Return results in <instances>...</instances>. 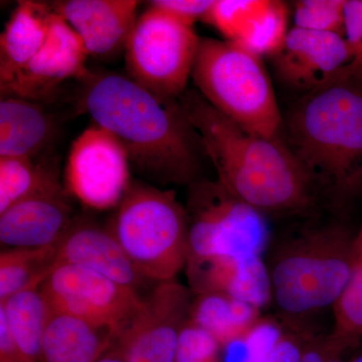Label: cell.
Here are the masks:
<instances>
[{"mask_svg": "<svg viewBox=\"0 0 362 362\" xmlns=\"http://www.w3.org/2000/svg\"><path fill=\"white\" fill-rule=\"evenodd\" d=\"M82 81L81 108L115 136L140 175L161 185L201 180L206 154L178 100L161 101L120 74L90 73Z\"/></svg>", "mask_w": 362, "mask_h": 362, "instance_id": "1", "label": "cell"}, {"mask_svg": "<svg viewBox=\"0 0 362 362\" xmlns=\"http://www.w3.org/2000/svg\"><path fill=\"white\" fill-rule=\"evenodd\" d=\"M178 101L230 194L264 214L302 213L314 206L319 188L284 140L240 127L197 90Z\"/></svg>", "mask_w": 362, "mask_h": 362, "instance_id": "2", "label": "cell"}, {"mask_svg": "<svg viewBox=\"0 0 362 362\" xmlns=\"http://www.w3.org/2000/svg\"><path fill=\"white\" fill-rule=\"evenodd\" d=\"M287 146L317 187L343 194L362 180V78L337 76L304 94L284 123Z\"/></svg>", "mask_w": 362, "mask_h": 362, "instance_id": "3", "label": "cell"}, {"mask_svg": "<svg viewBox=\"0 0 362 362\" xmlns=\"http://www.w3.org/2000/svg\"><path fill=\"white\" fill-rule=\"evenodd\" d=\"M356 239L341 226H311L281 244L269 267L272 298L291 317L334 306L349 284Z\"/></svg>", "mask_w": 362, "mask_h": 362, "instance_id": "4", "label": "cell"}, {"mask_svg": "<svg viewBox=\"0 0 362 362\" xmlns=\"http://www.w3.org/2000/svg\"><path fill=\"white\" fill-rule=\"evenodd\" d=\"M192 78L199 94L240 127L282 139L284 118L261 57L226 40L201 37Z\"/></svg>", "mask_w": 362, "mask_h": 362, "instance_id": "5", "label": "cell"}, {"mask_svg": "<svg viewBox=\"0 0 362 362\" xmlns=\"http://www.w3.org/2000/svg\"><path fill=\"white\" fill-rule=\"evenodd\" d=\"M110 228L136 270L156 284L176 280L187 266L189 221L175 192L131 183Z\"/></svg>", "mask_w": 362, "mask_h": 362, "instance_id": "6", "label": "cell"}, {"mask_svg": "<svg viewBox=\"0 0 362 362\" xmlns=\"http://www.w3.org/2000/svg\"><path fill=\"white\" fill-rule=\"evenodd\" d=\"M187 264L261 255L270 239L265 214L230 194L218 181L189 185Z\"/></svg>", "mask_w": 362, "mask_h": 362, "instance_id": "7", "label": "cell"}, {"mask_svg": "<svg viewBox=\"0 0 362 362\" xmlns=\"http://www.w3.org/2000/svg\"><path fill=\"white\" fill-rule=\"evenodd\" d=\"M199 42L194 26L150 6L126 44L129 78L161 101L180 99L192 77Z\"/></svg>", "mask_w": 362, "mask_h": 362, "instance_id": "8", "label": "cell"}, {"mask_svg": "<svg viewBox=\"0 0 362 362\" xmlns=\"http://www.w3.org/2000/svg\"><path fill=\"white\" fill-rule=\"evenodd\" d=\"M40 290L51 310L110 328L117 337L143 301L132 288L75 265L54 266Z\"/></svg>", "mask_w": 362, "mask_h": 362, "instance_id": "9", "label": "cell"}, {"mask_svg": "<svg viewBox=\"0 0 362 362\" xmlns=\"http://www.w3.org/2000/svg\"><path fill=\"white\" fill-rule=\"evenodd\" d=\"M192 292L176 280L156 284L117 337L113 349L125 362H175Z\"/></svg>", "mask_w": 362, "mask_h": 362, "instance_id": "10", "label": "cell"}, {"mask_svg": "<svg viewBox=\"0 0 362 362\" xmlns=\"http://www.w3.org/2000/svg\"><path fill=\"white\" fill-rule=\"evenodd\" d=\"M130 161L115 136L90 126L71 145L66 168V189L90 209L118 206L130 187Z\"/></svg>", "mask_w": 362, "mask_h": 362, "instance_id": "11", "label": "cell"}, {"mask_svg": "<svg viewBox=\"0 0 362 362\" xmlns=\"http://www.w3.org/2000/svg\"><path fill=\"white\" fill-rule=\"evenodd\" d=\"M89 52L75 30L54 13L49 37L42 49L7 84L1 96L18 97L30 101H44L52 97L59 85L70 78L84 80Z\"/></svg>", "mask_w": 362, "mask_h": 362, "instance_id": "12", "label": "cell"}, {"mask_svg": "<svg viewBox=\"0 0 362 362\" xmlns=\"http://www.w3.org/2000/svg\"><path fill=\"white\" fill-rule=\"evenodd\" d=\"M274 58L282 82L307 94L337 77L352 56L342 35L294 26Z\"/></svg>", "mask_w": 362, "mask_h": 362, "instance_id": "13", "label": "cell"}, {"mask_svg": "<svg viewBox=\"0 0 362 362\" xmlns=\"http://www.w3.org/2000/svg\"><path fill=\"white\" fill-rule=\"evenodd\" d=\"M74 218L66 190L54 178L0 214L2 249L57 247Z\"/></svg>", "mask_w": 362, "mask_h": 362, "instance_id": "14", "label": "cell"}, {"mask_svg": "<svg viewBox=\"0 0 362 362\" xmlns=\"http://www.w3.org/2000/svg\"><path fill=\"white\" fill-rule=\"evenodd\" d=\"M56 265L83 267L137 292L146 282L136 270L110 226H100L81 216L74 218L57 246Z\"/></svg>", "mask_w": 362, "mask_h": 362, "instance_id": "15", "label": "cell"}, {"mask_svg": "<svg viewBox=\"0 0 362 362\" xmlns=\"http://www.w3.org/2000/svg\"><path fill=\"white\" fill-rule=\"evenodd\" d=\"M139 1L66 0L51 4L84 42L89 56L108 57L125 49L136 25Z\"/></svg>", "mask_w": 362, "mask_h": 362, "instance_id": "16", "label": "cell"}, {"mask_svg": "<svg viewBox=\"0 0 362 362\" xmlns=\"http://www.w3.org/2000/svg\"><path fill=\"white\" fill-rule=\"evenodd\" d=\"M185 270L194 295L223 293L259 310L272 299L270 273L261 255L189 263Z\"/></svg>", "mask_w": 362, "mask_h": 362, "instance_id": "17", "label": "cell"}, {"mask_svg": "<svg viewBox=\"0 0 362 362\" xmlns=\"http://www.w3.org/2000/svg\"><path fill=\"white\" fill-rule=\"evenodd\" d=\"M116 338L110 328L51 310L40 362H97L113 349Z\"/></svg>", "mask_w": 362, "mask_h": 362, "instance_id": "18", "label": "cell"}, {"mask_svg": "<svg viewBox=\"0 0 362 362\" xmlns=\"http://www.w3.org/2000/svg\"><path fill=\"white\" fill-rule=\"evenodd\" d=\"M54 14L44 2H18L0 37V85L7 84L42 49Z\"/></svg>", "mask_w": 362, "mask_h": 362, "instance_id": "19", "label": "cell"}, {"mask_svg": "<svg viewBox=\"0 0 362 362\" xmlns=\"http://www.w3.org/2000/svg\"><path fill=\"white\" fill-rule=\"evenodd\" d=\"M56 134L54 118L39 102L4 97L0 102V157L28 158L40 153Z\"/></svg>", "mask_w": 362, "mask_h": 362, "instance_id": "20", "label": "cell"}, {"mask_svg": "<svg viewBox=\"0 0 362 362\" xmlns=\"http://www.w3.org/2000/svg\"><path fill=\"white\" fill-rule=\"evenodd\" d=\"M259 309L223 294L194 295L189 320L206 331L221 349L240 342L258 321Z\"/></svg>", "mask_w": 362, "mask_h": 362, "instance_id": "21", "label": "cell"}, {"mask_svg": "<svg viewBox=\"0 0 362 362\" xmlns=\"http://www.w3.org/2000/svg\"><path fill=\"white\" fill-rule=\"evenodd\" d=\"M51 308L40 287L26 290L0 303L6 324L23 362H40L42 339Z\"/></svg>", "mask_w": 362, "mask_h": 362, "instance_id": "22", "label": "cell"}, {"mask_svg": "<svg viewBox=\"0 0 362 362\" xmlns=\"http://www.w3.org/2000/svg\"><path fill=\"white\" fill-rule=\"evenodd\" d=\"M57 247H8L0 252V303L40 287L56 265Z\"/></svg>", "mask_w": 362, "mask_h": 362, "instance_id": "23", "label": "cell"}, {"mask_svg": "<svg viewBox=\"0 0 362 362\" xmlns=\"http://www.w3.org/2000/svg\"><path fill=\"white\" fill-rule=\"evenodd\" d=\"M59 175L33 159L0 157V214L37 192Z\"/></svg>", "mask_w": 362, "mask_h": 362, "instance_id": "24", "label": "cell"}, {"mask_svg": "<svg viewBox=\"0 0 362 362\" xmlns=\"http://www.w3.org/2000/svg\"><path fill=\"white\" fill-rule=\"evenodd\" d=\"M334 309L335 327L330 344L341 350L362 337V228L356 238V259L351 277Z\"/></svg>", "mask_w": 362, "mask_h": 362, "instance_id": "25", "label": "cell"}, {"mask_svg": "<svg viewBox=\"0 0 362 362\" xmlns=\"http://www.w3.org/2000/svg\"><path fill=\"white\" fill-rule=\"evenodd\" d=\"M288 20L289 11L284 2L266 0L237 45L261 58L275 56L289 33Z\"/></svg>", "mask_w": 362, "mask_h": 362, "instance_id": "26", "label": "cell"}, {"mask_svg": "<svg viewBox=\"0 0 362 362\" xmlns=\"http://www.w3.org/2000/svg\"><path fill=\"white\" fill-rule=\"evenodd\" d=\"M264 4L265 0H214L204 21L214 26L226 40L238 44Z\"/></svg>", "mask_w": 362, "mask_h": 362, "instance_id": "27", "label": "cell"}, {"mask_svg": "<svg viewBox=\"0 0 362 362\" xmlns=\"http://www.w3.org/2000/svg\"><path fill=\"white\" fill-rule=\"evenodd\" d=\"M346 0H299L294 4L295 28L337 33L344 37Z\"/></svg>", "mask_w": 362, "mask_h": 362, "instance_id": "28", "label": "cell"}, {"mask_svg": "<svg viewBox=\"0 0 362 362\" xmlns=\"http://www.w3.org/2000/svg\"><path fill=\"white\" fill-rule=\"evenodd\" d=\"M220 344L188 319L181 330L175 362H221Z\"/></svg>", "mask_w": 362, "mask_h": 362, "instance_id": "29", "label": "cell"}, {"mask_svg": "<svg viewBox=\"0 0 362 362\" xmlns=\"http://www.w3.org/2000/svg\"><path fill=\"white\" fill-rule=\"evenodd\" d=\"M282 330L270 320H259L239 343L243 347L240 362H263L283 337Z\"/></svg>", "mask_w": 362, "mask_h": 362, "instance_id": "30", "label": "cell"}, {"mask_svg": "<svg viewBox=\"0 0 362 362\" xmlns=\"http://www.w3.org/2000/svg\"><path fill=\"white\" fill-rule=\"evenodd\" d=\"M344 39L351 52V63L338 76L362 78V0H346Z\"/></svg>", "mask_w": 362, "mask_h": 362, "instance_id": "31", "label": "cell"}, {"mask_svg": "<svg viewBox=\"0 0 362 362\" xmlns=\"http://www.w3.org/2000/svg\"><path fill=\"white\" fill-rule=\"evenodd\" d=\"M214 0H154L150 6L173 16L189 26L195 21L204 20L213 7Z\"/></svg>", "mask_w": 362, "mask_h": 362, "instance_id": "32", "label": "cell"}, {"mask_svg": "<svg viewBox=\"0 0 362 362\" xmlns=\"http://www.w3.org/2000/svg\"><path fill=\"white\" fill-rule=\"evenodd\" d=\"M303 350L294 338L283 335L263 362H300Z\"/></svg>", "mask_w": 362, "mask_h": 362, "instance_id": "33", "label": "cell"}, {"mask_svg": "<svg viewBox=\"0 0 362 362\" xmlns=\"http://www.w3.org/2000/svg\"><path fill=\"white\" fill-rule=\"evenodd\" d=\"M0 362H23L2 320H0Z\"/></svg>", "mask_w": 362, "mask_h": 362, "instance_id": "34", "label": "cell"}, {"mask_svg": "<svg viewBox=\"0 0 362 362\" xmlns=\"http://www.w3.org/2000/svg\"><path fill=\"white\" fill-rule=\"evenodd\" d=\"M327 352L319 347H312L304 350L300 362H326L328 359Z\"/></svg>", "mask_w": 362, "mask_h": 362, "instance_id": "35", "label": "cell"}, {"mask_svg": "<svg viewBox=\"0 0 362 362\" xmlns=\"http://www.w3.org/2000/svg\"><path fill=\"white\" fill-rule=\"evenodd\" d=\"M97 362H125L122 357L119 356L116 351H114L113 349H111L108 354H105L101 359H99Z\"/></svg>", "mask_w": 362, "mask_h": 362, "instance_id": "36", "label": "cell"}, {"mask_svg": "<svg viewBox=\"0 0 362 362\" xmlns=\"http://www.w3.org/2000/svg\"><path fill=\"white\" fill-rule=\"evenodd\" d=\"M335 351L333 352L332 354H331V356H329V357H328V359H327V361L326 362H342L341 361H340L339 358H338L337 356H335Z\"/></svg>", "mask_w": 362, "mask_h": 362, "instance_id": "37", "label": "cell"}, {"mask_svg": "<svg viewBox=\"0 0 362 362\" xmlns=\"http://www.w3.org/2000/svg\"><path fill=\"white\" fill-rule=\"evenodd\" d=\"M350 362H362V354L352 358V361H350Z\"/></svg>", "mask_w": 362, "mask_h": 362, "instance_id": "38", "label": "cell"}]
</instances>
